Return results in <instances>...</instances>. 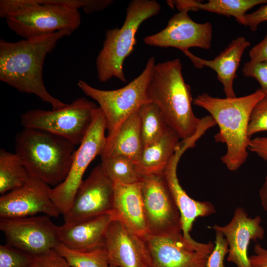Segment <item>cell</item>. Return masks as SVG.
I'll return each mask as SVG.
<instances>
[{"mask_svg":"<svg viewBox=\"0 0 267 267\" xmlns=\"http://www.w3.org/2000/svg\"><path fill=\"white\" fill-rule=\"evenodd\" d=\"M72 33L62 30L17 42L0 40V80L19 91L34 94L52 109L66 103L51 95L43 80V66L47 55L58 42Z\"/></svg>","mask_w":267,"mask_h":267,"instance_id":"6da1fadb","label":"cell"},{"mask_svg":"<svg viewBox=\"0 0 267 267\" xmlns=\"http://www.w3.org/2000/svg\"><path fill=\"white\" fill-rule=\"evenodd\" d=\"M265 96L259 89L241 97L222 98L203 93L193 100L194 105L209 112L219 126L215 139L226 145L221 160L229 171L238 170L248 158L251 139L248 134L250 115L255 105Z\"/></svg>","mask_w":267,"mask_h":267,"instance_id":"7a4b0ae2","label":"cell"},{"mask_svg":"<svg viewBox=\"0 0 267 267\" xmlns=\"http://www.w3.org/2000/svg\"><path fill=\"white\" fill-rule=\"evenodd\" d=\"M147 95L180 139H188L197 132L202 118H197L192 110L190 87L184 81L178 58L155 64Z\"/></svg>","mask_w":267,"mask_h":267,"instance_id":"3957f363","label":"cell"},{"mask_svg":"<svg viewBox=\"0 0 267 267\" xmlns=\"http://www.w3.org/2000/svg\"><path fill=\"white\" fill-rule=\"evenodd\" d=\"M74 0H0V16L24 39L60 30L72 33L81 24Z\"/></svg>","mask_w":267,"mask_h":267,"instance_id":"277c9868","label":"cell"},{"mask_svg":"<svg viewBox=\"0 0 267 267\" xmlns=\"http://www.w3.org/2000/svg\"><path fill=\"white\" fill-rule=\"evenodd\" d=\"M15 153L32 177L55 187L66 178L70 170L75 146L51 133L24 128L15 136Z\"/></svg>","mask_w":267,"mask_h":267,"instance_id":"5b68a950","label":"cell"},{"mask_svg":"<svg viewBox=\"0 0 267 267\" xmlns=\"http://www.w3.org/2000/svg\"><path fill=\"white\" fill-rule=\"evenodd\" d=\"M160 10V5L155 0H133L129 2L122 26L106 30L102 48L96 57L97 76L101 82L112 78L127 82L123 63L134 50L138 28Z\"/></svg>","mask_w":267,"mask_h":267,"instance_id":"8992f818","label":"cell"},{"mask_svg":"<svg viewBox=\"0 0 267 267\" xmlns=\"http://www.w3.org/2000/svg\"><path fill=\"white\" fill-rule=\"evenodd\" d=\"M155 64V58L150 57L139 76L117 89H100L82 80L78 82L79 88L98 103L103 112L107 133L106 141L113 137L125 121L142 104L149 102L147 89Z\"/></svg>","mask_w":267,"mask_h":267,"instance_id":"52a82bcc","label":"cell"},{"mask_svg":"<svg viewBox=\"0 0 267 267\" xmlns=\"http://www.w3.org/2000/svg\"><path fill=\"white\" fill-rule=\"evenodd\" d=\"M97 107L94 102L79 97L57 109L29 110L21 115V123L24 128L44 131L79 146L91 125Z\"/></svg>","mask_w":267,"mask_h":267,"instance_id":"ba28073f","label":"cell"},{"mask_svg":"<svg viewBox=\"0 0 267 267\" xmlns=\"http://www.w3.org/2000/svg\"><path fill=\"white\" fill-rule=\"evenodd\" d=\"M106 131L104 116L98 107L93 112L92 121L88 132L76 150L66 178L51 188V198L60 214L64 215L69 210L88 167L103 151L106 143Z\"/></svg>","mask_w":267,"mask_h":267,"instance_id":"9c48e42d","label":"cell"},{"mask_svg":"<svg viewBox=\"0 0 267 267\" xmlns=\"http://www.w3.org/2000/svg\"><path fill=\"white\" fill-rule=\"evenodd\" d=\"M140 181L149 234L182 231L180 212L163 174L143 176Z\"/></svg>","mask_w":267,"mask_h":267,"instance_id":"30bf717a","label":"cell"},{"mask_svg":"<svg viewBox=\"0 0 267 267\" xmlns=\"http://www.w3.org/2000/svg\"><path fill=\"white\" fill-rule=\"evenodd\" d=\"M0 230L6 244L34 257L53 250L60 243L59 226L45 215L0 218Z\"/></svg>","mask_w":267,"mask_h":267,"instance_id":"8fae6325","label":"cell"},{"mask_svg":"<svg viewBox=\"0 0 267 267\" xmlns=\"http://www.w3.org/2000/svg\"><path fill=\"white\" fill-rule=\"evenodd\" d=\"M144 240L152 267H207L214 248L212 242L200 243L186 238L182 231L161 236L148 234Z\"/></svg>","mask_w":267,"mask_h":267,"instance_id":"7c38bea8","label":"cell"},{"mask_svg":"<svg viewBox=\"0 0 267 267\" xmlns=\"http://www.w3.org/2000/svg\"><path fill=\"white\" fill-rule=\"evenodd\" d=\"M114 183L101 164L91 171L79 187L69 210L63 215L64 224L72 225L111 214Z\"/></svg>","mask_w":267,"mask_h":267,"instance_id":"4fadbf2b","label":"cell"},{"mask_svg":"<svg viewBox=\"0 0 267 267\" xmlns=\"http://www.w3.org/2000/svg\"><path fill=\"white\" fill-rule=\"evenodd\" d=\"M51 188L43 180L31 176L22 187L0 197V218H17L43 213L58 218L60 213L50 197Z\"/></svg>","mask_w":267,"mask_h":267,"instance_id":"5bb4252c","label":"cell"},{"mask_svg":"<svg viewBox=\"0 0 267 267\" xmlns=\"http://www.w3.org/2000/svg\"><path fill=\"white\" fill-rule=\"evenodd\" d=\"M187 13L181 11L175 14L164 29L145 37L144 43L156 47H173L182 52L193 47L209 49L212 39L211 24L197 23Z\"/></svg>","mask_w":267,"mask_h":267,"instance_id":"9a60e30c","label":"cell"},{"mask_svg":"<svg viewBox=\"0 0 267 267\" xmlns=\"http://www.w3.org/2000/svg\"><path fill=\"white\" fill-rule=\"evenodd\" d=\"M203 135L198 131L192 137L180 141L175 153L163 173L171 193L178 207L181 217L183 235L191 238L190 232L195 220L199 217L209 216L216 212L214 206L208 201H200L191 198L180 185L177 176L178 163L182 154Z\"/></svg>","mask_w":267,"mask_h":267,"instance_id":"2e32d148","label":"cell"},{"mask_svg":"<svg viewBox=\"0 0 267 267\" xmlns=\"http://www.w3.org/2000/svg\"><path fill=\"white\" fill-rule=\"evenodd\" d=\"M105 247L110 265L152 267L150 251L144 239L117 220H113L108 227Z\"/></svg>","mask_w":267,"mask_h":267,"instance_id":"e0dca14e","label":"cell"},{"mask_svg":"<svg viewBox=\"0 0 267 267\" xmlns=\"http://www.w3.org/2000/svg\"><path fill=\"white\" fill-rule=\"evenodd\" d=\"M259 216L248 217L245 210L237 207L230 222L224 226L215 224L210 227L221 232L228 243L227 261L237 267H252L248 256V249L251 241L257 242L264 238L265 231L261 225Z\"/></svg>","mask_w":267,"mask_h":267,"instance_id":"ac0fdd59","label":"cell"},{"mask_svg":"<svg viewBox=\"0 0 267 267\" xmlns=\"http://www.w3.org/2000/svg\"><path fill=\"white\" fill-rule=\"evenodd\" d=\"M111 214L114 220L144 239L149 234L146 224L141 181L130 184L114 183Z\"/></svg>","mask_w":267,"mask_h":267,"instance_id":"d6986e66","label":"cell"},{"mask_svg":"<svg viewBox=\"0 0 267 267\" xmlns=\"http://www.w3.org/2000/svg\"><path fill=\"white\" fill-rule=\"evenodd\" d=\"M250 45V42L245 37H238L213 60L201 58L193 54L189 50L183 52L195 67L201 69L206 66L214 70L217 73L218 80L223 86L226 97L233 98L236 97L233 81L237 76L236 71L244 51Z\"/></svg>","mask_w":267,"mask_h":267,"instance_id":"ffe728a7","label":"cell"},{"mask_svg":"<svg viewBox=\"0 0 267 267\" xmlns=\"http://www.w3.org/2000/svg\"><path fill=\"white\" fill-rule=\"evenodd\" d=\"M114 220L108 214L72 225L64 223L59 226L60 242L80 251L104 247L108 227Z\"/></svg>","mask_w":267,"mask_h":267,"instance_id":"44dd1931","label":"cell"},{"mask_svg":"<svg viewBox=\"0 0 267 267\" xmlns=\"http://www.w3.org/2000/svg\"><path fill=\"white\" fill-rule=\"evenodd\" d=\"M178 134L169 127L157 141L143 148L136 170L141 177L163 175L180 141Z\"/></svg>","mask_w":267,"mask_h":267,"instance_id":"7402d4cb","label":"cell"},{"mask_svg":"<svg viewBox=\"0 0 267 267\" xmlns=\"http://www.w3.org/2000/svg\"><path fill=\"white\" fill-rule=\"evenodd\" d=\"M143 150L140 122L138 110L133 114L120 127L115 135L106 141L101 158L124 156L139 161Z\"/></svg>","mask_w":267,"mask_h":267,"instance_id":"603a6c76","label":"cell"},{"mask_svg":"<svg viewBox=\"0 0 267 267\" xmlns=\"http://www.w3.org/2000/svg\"><path fill=\"white\" fill-rule=\"evenodd\" d=\"M172 8L176 7L179 11L204 10L228 17L233 16L237 22L246 26V12L255 6L267 3V0H209L205 3L200 0H167Z\"/></svg>","mask_w":267,"mask_h":267,"instance_id":"cb8c5ba5","label":"cell"},{"mask_svg":"<svg viewBox=\"0 0 267 267\" xmlns=\"http://www.w3.org/2000/svg\"><path fill=\"white\" fill-rule=\"evenodd\" d=\"M31 176L16 153L0 150V194L2 195L24 185Z\"/></svg>","mask_w":267,"mask_h":267,"instance_id":"d4e9b609","label":"cell"},{"mask_svg":"<svg viewBox=\"0 0 267 267\" xmlns=\"http://www.w3.org/2000/svg\"><path fill=\"white\" fill-rule=\"evenodd\" d=\"M143 148L158 140L169 128L158 107L148 102L138 110Z\"/></svg>","mask_w":267,"mask_h":267,"instance_id":"484cf974","label":"cell"},{"mask_svg":"<svg viewBox=\"0 0 267 267\" xmlns=\"http://www.w3.org/2000/svg\"><path fill=\"white\" fill-rule=\"evenodd\" d=\"M54 250L64 258L71 267H109L110 266L105 246L80 251L71 249L60 242Z\"/></svg>","mask_w":267,"mask_h":267,"instance_id":"4316f807","label":"cell"},{"mask_svg":"<svg viewBox=\"0 0 267 267\" xmlns=\"http://www.w3.org/2000/svg\"><path fill=\"white\" fill-rule=\"evenodd\" d=\"M102 168L113 183L125 184L139 182L141 177L137 173L135 163L124 156L101 158Z\"/></svg>","mask_w":267,"mask_h":267,"instance_id":"83f0119b","label":"cell"},{"mask_svg":"<svg viewBox=\"0 0 267 267\" xmlns=\"http://www.w3.org/2000/svg\"><path fill=\"white\" fill-rule=\"evenodd\" d=\"M34 258L6 243L0 246V267H29Z\"/></svg>","mask_w":267,"mask_h":267,"instance_id":"f1b7e54d","label":"cell"},{"mask_svg":"<svg viewBox=\"0 0 267 267\" xmlns=\"http://www.w3.org/2000/svg\"><path fill=\"white\" fill-rule=\"evenodd\" d=\"M262 131H267V96L261 99L253 108L250 118L249 137Z\"/></svg>","mask_w":267,"mask_h":267,"instance_id":"f546056e","label":"cell"},{"mask_svg":"<svg viewBox=\"0 0 267 267\" xmlns=\"http://www.w3.org/2000/svg\"><path fill=\"white\" fill-rule=\"evenodd\" d=\"M242 72L244 76L257 80L261 90L267 96V61L247 62L243 66Z\"/></svg>","mask_w":267,"mask_h":267,"instance_id":"4dcf8cb0","label":"cell"},{"mask_svg":"<svg viewBox=\"0 0 267 267\" xmlns=\"http://www.w3.org/2000/svg\"><path fill=\"white\" fill-rule=\"evenodd\" d=\"M228 252V243L223 234L216 231L214 248L208 257L207 267H224V260Z\"/></svg>","mask_w":267,"mask_h":267,"instance_id":"1f68e13d","label":"cell"},{"mask_svg":"<svg viewBox=\"0 0 267 267\" xmlns=\"http://www.w3.org/2000/svg\"><path fill=\"white\" fill-rule=\"evenodd\" d=\"M29 267H71L54 249L35 257Z\"/></svg>","mask_w":267,"mask_h":267,"instance_id":"d6a6232c","label":"cell"},{"mask_svg":"<svg viewBox=\"0 0 267 267\" xmlns=\"http://www.w3.org/2000/svg\"><path fill=\"white\" fill-rule=\"evenodd\" d=\"M245 18L246 26H248L252 31H256L261 23L267 21V3L255 11L246 14Z\"/></svg>","mask_w":267,"mask_h":267,"instance_id":"836d02e7","label":"cell"},{"mask_svg":"<svg viewBox=\"0 0 267 267\" xmlns=\"http://www.w3.org/2000/svg\"><path fill=\"white\" fill-rule=\"evenodd\" d=\"M248 150L256 154L265 161H267V137H257L251 139Z\"/></svg>","mask_w":267,"mask_h":267,"instance_id":"e575fe53","label":"cell"},{"mask_svg":"<svg viewBox=\"0 0 267 267\" xmlns=\"http://www.w3.org/2000/svg\"><path fill=\"white\" fill-rule=\"evenodd\" d=\"M254 254L249 257L252 267H267V249L257 243L254 248Z\"/></svg>","mask_w":267,"mask_h":267,"instance_id":"d590c367","label":"cell"},{"mask_svg":"<svg viewBox=\"0 0 267 267\" xmlns=\"http://www.w3.org/2000/svg\"><path fill=\"white\" fill-rule=\"evenodd\" d=\"M249 54L251 61H267V35L261 42L251 48Z\"/></svg>","mask_w":267,"mask_h":267,"instance_id":"8d00e7d4","label":"cell"},{"mask_svg":"<svg viewBox=\"0 0 267 267\" xmlns=\"http://www.w3.org/2000/svg\"><path fill=\"white\" fill-rule=\"evenodd\" d=\"M114 2L112 0H86L83 8L87 13H91L105 9Z\"/></svg>","mask_w":267,"mask_h":267,"instance_id":"74e56055","label":"cell"},{"mask_svg":"<svg viewBox=\"0 0 267 267\" xmlns=\"http://www.w3.org/2000/svg\"><path fill=\"white\" fill-rule=\"evenodd\" d=\"M259 196L263 208L267 212V175L260 189Z\"/></svg>","mask_w":267,"mask_h":267,"instance_id":"f35d334b","label":"cell"},{"mask_svg":"<svg viewBox=\"0 0 267 267\" xmlns=\"http://www.w3.org/2000/svg\"><path fill=\"white\" fill-rule=\"evenodd\" d=\"M109 267H116L114 266L110 265Z\"/></svg>","mask_w":267,"mask_h":267,"instance_id":"ab89813d","label":"cell"}]
</instances>
